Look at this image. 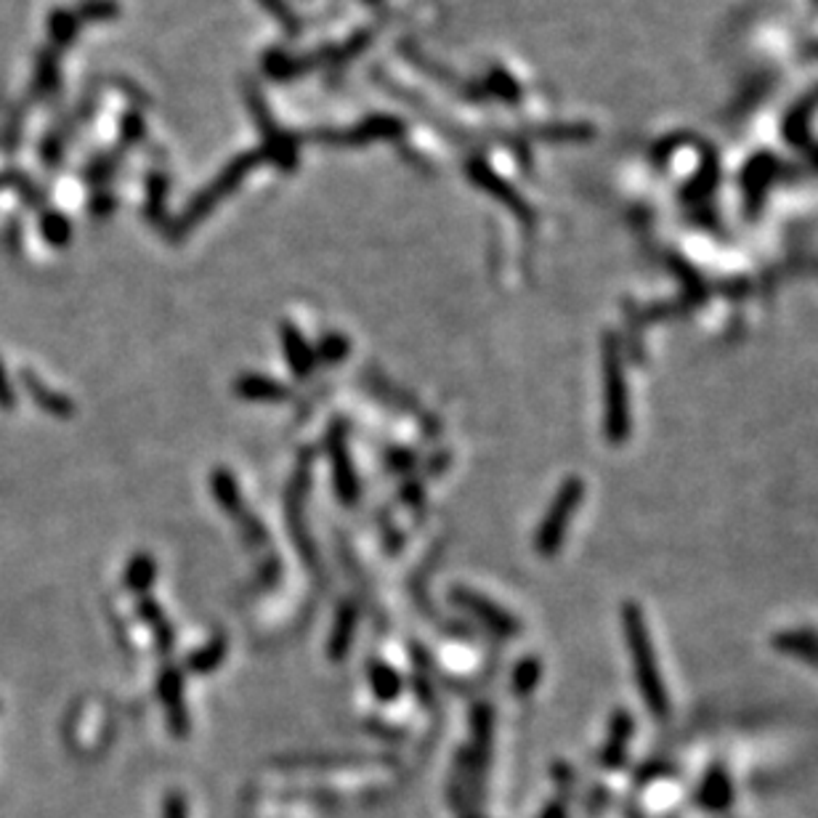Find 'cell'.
Instances as JSON below:
<instances>
[{"label": "cell", "instance_id": "cell-1", "mask_svg": "<svg viewBox=\"0 0 818 818\" xmlns=\"http://www.w3.org/2000/svg\"><path fill=\"white\" fill-rule=\"evenodd\" d=\"M624 622H628L630 652H633L635 673H637V680H641L643 694H646V701L652 705V710L656 715H665V707H667L665 688H662L659 673H656V667H654L652 641H648L646 628H643V617L637 614L635 609H628V614H624Z\"/></svg>", "mask_w": 818, "mask_h": 818}, {"label": "cell", "instance_id": "cell-2", "mask_svg": "<svg viewBox=\"0 0 818 818\" xmlns=\"http://www.w3.org/2000/svg\"><path fill=\"white\" fill-rule=\"evenodd\" d=\"M582 481L579 479H569L566 484L558 489L556 500H553L550 511H547L543 526L537 532V550L543 556H553L564 543V534L569 530L571 513L577 511L579 502H582Z\"/></svg>", "mask_w": 818, "mask_h": 818}, {"label": "cell", "instance_id": "cell-3", "mask_svg": "<svg viewBox=\"0 0 818 818\" xmlns=\"http://www.w3.org/2000/svg\"><path fill=\"white\" fill-rule=\"evenodd\" d=\"M255 160H258L255 154H244L242 160H237V163H231V165L227 167V171H223V176H221V178H216V184H210L208 189H205L203 195H199V197L195 199V203H192V208L184 212L182 223H178V231L192 229V227H195V223H199V218L208 216V212L212 210V205L221 203V197H227L229 192L235 189V186L242 182V176H244V173L250 171V167L255 165Z\"/></svg>", "mask_w": 818, "mask_h": 818}, {"label": "cell", "instance_id": "cell-4", "mask_svg": "<svg viewBox=\"0 0 818 818\" xmlns=\"http://www.w3.org/2000/svg\"><path fill=\"white\" fill-rule=\"evenodd\" d=\"M607 428L609 436L614 441H620L628 436L630 428V415H628V389H624V378H622V367L617 362L614 349L607 351Z\"/></svg>", "mask_w": 818, "mask_h": 818}, {"label": "cell", "instance_id": "cell-5", "mask_svg": "<svg viewBox=\"0 0 818 818\" xmlns=\"http://www.w3.org/2000/svg\"><path fill=\"white\" fill-rule=\"evenodd\" d=\"M157 694L163 701L167 726H171L173 737L184 739L189 733V715H186V701H184V678L176 667L163 669L157 680Z\"/></svg>", "mask_w": 818, "mask_h": 818}, {"label": "cell", "instance_id": "cell-6", "mask_svg": "<svg viewBox=\"0 0 818 818\" xmlns=\"http://www.w3.org/2000/svg\"><path fill=\"white\" fill-rule=\"evenodd\" d=\"M452 601L460 609H466L468 614H473L476 620L484 622L487 628L498 630L500 635H515V633H519V622H515L513 617L508 614V611H502L500 607H494V603H489L484 596H479V592L466 590V588H455L452 590Z\"/></svg>", "mask_w": 818, "mask_h": 818}, {"label": "cell", "instance_id": "cell-7", "mask_svg": "<svg viewBox=\"0 0 818 818\" xmlns=\"http://www.w3.org/2000/svg\"><path fill=\"white\" fill-rule=\"evenodd\" d=\"M330 462H332V481H335V492L343 505H353L359 498V481H357V470L351 466L349 457V447H346L343 436L335 430L330 436Z\"/></svg>", "mask_w": 818, "mask_h": 818}, {"label": "cell", "instance_id": "cell-8", "mask_svg": "<svg viewBox=\"0 0 818 818\" xmlns=\"http://www.w3.org/2000/svg\"><path fill=\"white\" fill-rule=\"evenodd\" d=\"M22 383H24V389H28L32 402H35L41 410H46L48 415L69 417L75 412L73 399H67L64 394H59V391L51 389V385L43 383V380L37 378L32 370H22Z\"/></svg>", "mask_w": 818, "mask_h": 818}, {"label": "cell", "instance_id": "cell-9", "mask_svg": "<svg viewBox=\"0 0 818 818\" xmlns=\"http://www.w3.org/2000/svg\"><path fill=\"white\" fill-rule=\"evenodd\" d=\"M235 394L248 399V402H285L290 399V389L269 375L248 372L235 383Z\"/></svg>", "mask_w": 818, "mask_h": 818}, {"label": "cell", "instance_id": "cell-10", "mask_svg": "<svg viewBox=\"0 0 818 818\" xmlns=\"http://www.w3.org/2000/svg\"><path fill=\"white\" fill-rule=\"evenodd\" d=\"M282 346H285V359L290 370L295 372V378L312 375L317 357H314V349L308 346V340L293 325H282Z\"/></svg>", "mask_w": 818, "mask_h": 818}, {"label": "cell", "instance_id": "cell-11", "mask_svg": "<svg viewBox=\"0 0 818 818\" xmlns=\"http://www.w3.org/2000/svg\"><path fill=\"white\" fill-rule=\"evenodd\" d=\"M210 489H212V498H216V502L223 508V511L231 513V515H240V519H242L244 511H242L240 484H237L235 476H231L227 468L212 470Z\"/></svg>", "mask_w": 818, "mask_h": 818}, {"label": "cell", "instance_id": "cell-12", "mask_svg": "<svg viewBox=\"0 0 818 818\" xmlns=\"http://www.w3.org/2000/svg\"><path fill=\"white\" fill-rule=\"evenodd\" d=\"M223 659H227V637L216 635V637H210L203 648H197V652H192L189 656H186V669L195 675H205V673H212V669H218V665H221Z\"/></svg>", "mask_w": 818, "mask_h": 818}, {"label": "cell", "instance_id": "cell-13", "mask_svg": "<svg viewBox=\"0 0 818 818\" xmlns=\"http://www.w3.org/2000/svg\"><path fill=\"white\" fill-rule=\"evenodd\" d=\"M154 579H157V564H154V558L146 556V553L133 556L131 561H128L126 571H122V582H126V588L139 592V596L152 588Z\"/></svg>", "mask_w": 818, "mask_h": 818}, {"label": "cell", "instance_id": "cell-14", "mask_svg": "<svg viewBox=\"0 0 818 818\" xmlns=\"http://www.w3.org/2000/svg\"><path fill=\"white\" fill-rule=\"evenodd\" d=\"M59 86V59H56L54 48H43L35 62V77H32V88L37 96H51Z\"/></svg>", "mask_w": 818, "mask_h": 818}, {"label": "cell", "instance_id": "cell-15", "mask_svg": "<svg viewBox=\"0 0 818 818\" xmlns=\"http://www.w3.org/2000/svg\"><path fill=\"white\" fill-rule=\"evenodd\" d=\"M367 675H370V686L380 701H394L399 691H402V678L383 662H372Z\"/></svg>", "mask_w": 818, "mask_h": 818}, {"label": "cell", "instance_id": "cell-16", "mask_svg": "<svg viewBox=\"0 0 818 818\" xmlns=\"http://www.w3.org/2000/svg\"><path fill=\"white\" fill-rule=\"evenodd\" d=\"M77 17L73 14V11H64V9H56L54 14L48 17V37H51V48H67L69 43L75 41L77 37Z\"/></svg>", "mask_w": 818, "mask_h": 818}, {"label": "cell", "instance_id": "cell-17", "mask_svg": "<svg viewBox=\"0 0 818 818\" xmlns=\"http://www.w3.org/2000/svg\"><path fill=\"white\" fill-rule=\"evenodd\" d=\"M353 628H357V611H353L351 607H346L343 611H340L338 622H335L332 637H330V656H332V659H343V656L349 654Z\"/></svg>", "mask_w": 818, "mask_h": 818}, {"label": "cell", "instance_id": "cell-18", "mask_svg": "<svg viewBox=\"0 0 818 818\" xmlns=\"http://www.w3.org/2000/svg\"><path fill=\"white\" fill-rule=\"evenodd\" d=\"M351 353V343L346 335L340 332H327L325 338L319 340V346L314 349V357H317V362L321 364H340L343 359H349Z\"/></svg>", "mask_w": 818, "mask_h": 818}, {"label": "cell", "instance_id": "cell-19", "mask_svg": "<svg viewBox=\"0 0 818 818\" xmlns=\"http://www.w3.org/2000/svg\"><path fill=\"white\" fill-rule=\"evenodd\" d=\"M41 235L43 240L54 244V248H64V244L69 242V237H73V223H69V218L62 216V212L48 210L43 212L41 218Z\"/></svg>", "mask_w": 818, "mask_h": 818}, {"label": "cell", "instance_id": "cell-20", "mask_svg": "<svg viewBox=\"0 0 818 818\" xmlns=\"http://www.w3.org/2000/svg\"><path fill=\"white\" fill-rule=\"evenodd\" d=\"M537 680H539V662L537 659H524L519 667H515V673H513V680H511L513 691L519 694V697H524V694L534 691Z\"/></svg>", "mask_w": 818, "mask_h": 818}, {"label": "cell", "instance_id": "cell-21", "mask_svg": "<svg viewBox=\"0 0 818 818\" xmlns=\"http://www.w3.org/2000/svg\"><path fill=\"white\" fill-rule=\"evenodd\" d=\"M630 737V720L624 718V715H620L617 718V726H614V733H611V742L607 744V763L614 765L617 760H622V750H624V742H628Z\"/></svg>", "mask_w": 818, "mask_h": 818}, {"label": "cell", "instance_id": "cell-22", "mask_svg": "<svg viewBox=\"0 0 818 818\" xmlns=\"http://www.w3.org/2000/svg\"><path fill=\"white\" fill-rule=\"evenodd\" d=\"M163 818H186V800L182 792H171V795L165 797Z\"/></svg>", "mask_w": 818, "mask_h": 818}, {"label": "cell", "instance_id": "cell-23", "mask_svg": "<svg viewBox=\"0 0 818 818\" xmlns=\"http://www.w3.org/2000/svg\"><path fill=\"white\" fill-rule=\"evenodd\" d=\"M114 14V3H109V0H88L86 6H83V17L86 19H109Z\"/></svg>", "mask_w": 818, "mask_h": 818}, {"label": "cell", "instance_id": "cell-24", "mask_svg": "<svg viewBox=\"0 0 818 818\" xmlns=\"http://www.w3.org/2000/svg\"><path fill=\"white\" fill-rule=\"evenodd\" d=\"M139 617H141V620H144V622H150L152 628H160V624L165 622V620H163V611H160V607H157V603L152 601V598H141V603H139Z\"/></svg>", "mask_w": 818, "mask_h": 818}, {"label": "cell", "instance_id": "cell-25", "mask_svg": "<svg viewBox=\"0 0 818 818\" xmlns=\"http://www.w3.org/2000/svg\"><path fill=\"white\" fill-rule=\"evenodd\" d=\"M17 404L14 385H11L9 375H6V367L0 362V410H11Z\"/></svg>", "mask_w": 818, "mask_h": 818}, {"label": "cell", "instance_id": "cell-26", "mask_svg": "<svg viewBox=\"0 0 818 818\" xmlns=\"http://www.w3.org/2000/svg\"><path fill=\"white\" fill-rule=\"evenodd\" d=\"M263 3H266V9H269V11H272V14H274L276 19H282V22H285V24H287V28H293V30H290V32H295V19H293V17H290L287 6H285V3H282V0H263Z\"/></svg>", "mask_w": 818, "mask_h": 818}, {"label": "cell", "instance_id": "cell-27", "mask_svg": "<svg viewBox=\"0 0 818 818\" xmlns=\"http://www.w3.org/2000/svg\"><path fill=\"white\" fill-rule=\"evenodd\" d=\"M543 818H566V808L561 803H553L550 808H547L543 814Z\"/></svg>", "mask_w": 818, "mask_h": 818}]
</instances>
